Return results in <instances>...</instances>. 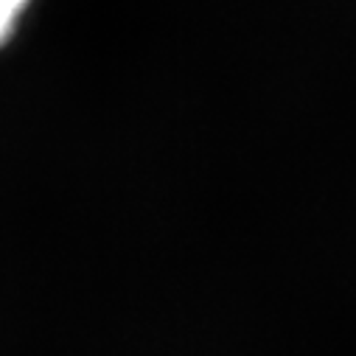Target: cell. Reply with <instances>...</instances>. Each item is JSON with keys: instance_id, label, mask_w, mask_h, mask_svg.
Wrapping results in <instances>:
<instances>
[{"instance_id": "6da1fadb", "label": "cell", "mask_w": 356, "mask_h": 356, "mask_svg": "<svg viewBox=\"0 0 356 356\" xmlns=\"http://www.w3.org/2000/svg\"><path fill=\"white\" fill-rule=\"evenodd\" d=\"M23 6H26V0H0V40L12 31V26H15L17 15L23 12Z\"/></svg>"}]
</instances>
